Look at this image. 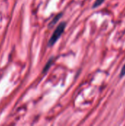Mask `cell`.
Returning <instances> with one entry per match:
<instances>
[{
  "instance_id": "1",
  "label": "cell",
  "mask_w": 125,
  "mask_h": 126,
  "mask_svg": "<svg viewBox=\"0 0 125 126\" xmlns=\"http://www.w3.org/2000/svg\"><path fill=\"white\" fill-rule=\"evenodd\" d=\"M66 28V23L65 22H61L60 23V24L57 27V28L55 30L54 32L52 33L49 42H48V45L49 47L53 46L56 41L60 38V37L62 35V34L64 32V30Z\"/></svg>"
},
{
  "instance_id": "2",
  "label": "cell",
  "mask_w": 125,
  "mask_h": 126,
  "mask_svg": "<svg viewBox=\"0 0 125 126\" xmlns=\"http://www.w3.org/2000/svg\"><path fill=\"white\" fill-rule=\"evenodd\" d=\"M61 16H62V13H58L57 16H55V17L52 19V22L49 24V27H52L53 25H55V24L57 22V21L61 18Z\"/></svg>"
},
{
  "instance_id": "3",
  "label": "cell",
  "mask_w": 125,
  "mask_h": 126,
  "mask_svg": "<svg viewBox=\"0 0 125 126\" xmlns=\"http://www.w3.org/2000/svg\"><path fill=\"white\" fill-rule=\"evenodd\" d=\"M52 60H53V58H50L49 59V61L47 62V63L46 64V66H44V68H43V74H45L48 70H49V67L51 66V65L52 64V63H53V61H52Z\"/></svg>"
},
{
  "instance_id": "4",
  "label": "cell",
  "mask_w": 125,
  "mask_h": 126,
  "mask_svg": "<svg viewBox=\"0 0 125 126\" xmlns=\"http://www.w3.org/2000/svg\"><path fill=\"white\" fill-rule=\"evenodd\" d=\"M104 1H105V0H96L95 2H94V4L93 6H92V8H96V7H99V5H101V4L103 3Z\"/></svg>"
},
{
  "instance_id": "5",
  "label": "cell",
  "mask_w": 125,
  "mask_h": 126,
  "mask_svg": "<svg viewBox=\"0 0 125 126\" xmlns=\"http://www.w3.org/2000/svg\"><path fill=\"white\" fill-rule=\"evenodd\" d=\"M125 75V64L124 65V66L122 67V70H121V72H120V78H122L123 76Z\"/></svg>"
}]
</instances>
